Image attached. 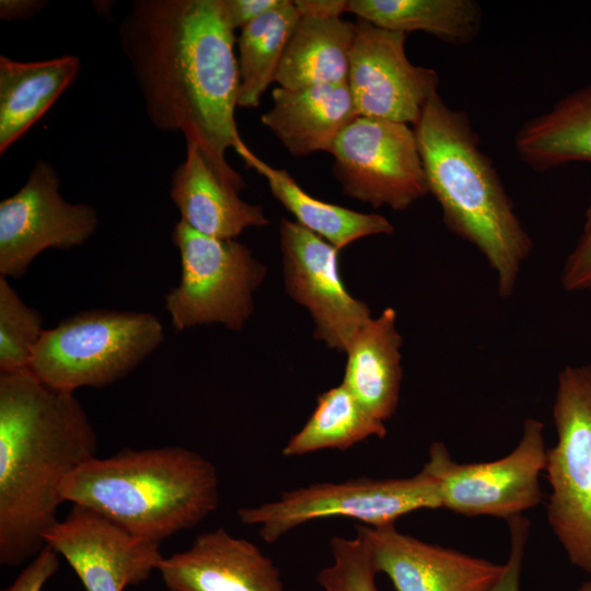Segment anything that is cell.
Segmentation results:
<instances>
[{
  "label": "cell",
  "instance_id": "30bf717a",
  "mask_svg": "<svg viewBox=\"0 0 591 591\" xmlns=\"http://www.w3.org/2000/svg\"><path fill=\"white\" fill-rule=\"evenodd\" d=\"M329 153L343 193L374 208L402 211L429 194L413 126L355 117Z\"/></svg>",
  "mask_w": 591,
  "mask_h": 591
},
{
  "label": "cell",
  "instance_id": "603a6c76",
  "mask_svg": "<svg viewBox=\"0 0 591 591\" xmlns=\"http://www.w3.org/2000/svg\"><path fill=\"white\" fill-rule=\"evenodd\" d=\"M236 152L267 181L274 197L296 218V222L337 250L341 251L362 237L394 232L390 220L379 213L355 211L311 196L286 170L267 164L247 146Z\"/></svg>",
  "mask_w": 591,
  "mask_h": 591
},
{
  "label": "cell",
  "instance_id": "83f0119b",
  "mask_svg": "<svg viewBox=\"0 0 591 591\" xmlns=\"http://www.w3.org/2000/svg\"><path fill=\"white\" fill-rule=\"evenodd\" d=\"M332 565L323 568L316 580L323 591H378L376 571L362 536H333L329 541Z\"/></svg>",
  "mask_w": 591,
  "mask_h": 591
},
{
  "label": "cell",
  "instance_id": "7402d4cb",
  "mask_svg": "<svg viewBox=\"0 0 591 591\" xmlns=\"http://www.w3.org/2000/svg\"><path fill=\"white\" fill-rule=\"evenodd\" d=\"M355 34V23L341 18L300 16L276 82L288 90L347 82Z\"/></svg>",
  "mask_w": 591,
  "mask_h": 591
},
{
  "label": "cell",
  "instance_id": "5bb4252c",
  "mask_svg": "<svg viewBox=\"0 0 591 591\" xmlns=\"http://www.w3.org/2000/svg\"><path fill=\"white\" fill-rule=\"evenodd\" d=\"M86 591H124L146 581L162 559L160 545L132 535L99 513L72 505L45 536Z\"/></svg>",
  "mask_w": 591,
  "mask_h": 591
},
{
  "label": "cell",
  "instance_id": "8992f818",
  "mask_svg": "<svg viewBox=\"0 0 591 591\" xmlns=\"http://www.w3.org/2000/svg\"><path fill=\"white\" fill-rule=\"evenodd\" d=\"M171 237L181 258L179 282L164 298L173 328L220 324L242 331L267 267L245 244L204 235L181 220Z\"/></svg>",
  "mask_w": 591,
  "mask_h": 591
},
{
  "label": "cell",
  "instance_id": "7c38bea8",
  "mask_svg": "<svg viewBox=\"0 0 591 591\" xmlns=\"http://www.w3.org/2000/svg\"><path fill=\"white\" fill-rule=\"evenodd\" d=\"M280 247L285 289L305 308L315 339L346 352L371 312L345 287L339 269V250L296 221L281 219Z\"/></svg>",
  "mask_w": 591,
  "mask_h": 591
},
{
  "label": "cell",
  "instance_id": "8fae6325",
  "mask_svg": "<svg viewBox=\"0 0 591 591\" xmlns=\"http://www.w3.org/2000/svg\"><path fill=\"white\" fill-rule=\"evenodd\" d=\"M60 184L54 166L38 160L25 184L0 202V277L21 278L44 251L81 246L95 233L94 207L66 200Z\"/></svg>",
  "mask_w": 591,
  "mask_h": 591
},
{
  "label": "cell",
  "instance_id": "9a60e30c",
  "mask_svg": "<svg viewBox=\"0 0 591 591\" xmlns=\"http://www.w3.org/2000/svg\"><path fill=\"white\" fill-rule=\"evenodd\" d=\"M368 545L376 573H384L396 591H489L503 564L420 541L395 525H356Z\"/></svg>",
  "mask_w": 591,
  "mask_h": 591
},
{
  "label": "cell",
  "instance_id": "44dd1931",
  "mask_svg": "<svg viewBox=\"0 0 591 591\" xmlns=\"http://www.w3.org/2000/svg\"><path fill=\"white\" fill-rule=\"evenodd\" d=\"M523 163L544 172L572 162H591V83L526 120L514 137Z\"/></svg>",
  "mask_w": 591,
  "mask_h": 591
},
{
  "label": "cell",
  "instance_id": "e0dca14e",
  "mask_svg": "<svg viewBox=\"0 0 591 591\" xmlns=\"http://www.w3.org/2000/svg\"><path fill=\"white\" fill-rule=\"evenodd\" d=\"M186 142L184 160L171 175L170 198L181 221L207 236L236 240L248 228L269 224L263 208L244 201L216 174L200 149Z\"/></svg>",
  "mask_w": 591,
  "mask_h": 591
},
{
  "label": "cell",
  "instance_id": "3957f363",
  "mask_svg": "<svg viewBox=\"0 0 591 591\" xmlns=\"http://www.w3.org/2000/svg\"><path fill=\"white\" fill-rule=\"evenodd\" d=\"M413 128L428 190L445 227L482 253L495 273L498 294L511 297L533 241L467 113L436 93Z\"/></svg>",
  "mask_w": 591,
  "mask_h": 591
},
{
  "label": "cell",
  "instance_id": "d4e9b609",
  "mask_svg": "<svg viewBox=\"0 0 591 591\" xmlns=\"http://www.w3.org/2000/svg\"><path fill=\"white\" fill-rule=\"evenodd\" d=\"M385 436V422L370 415L341 383L317 396L313 413L281 454L290 457L326 449L344 451L370 437Z\"/></svg>",
  "mask_w": 591,
  "mask_h": 591
},
{
  "label": "cell",
  "instance_id": "4dcf8cb0",
  "mask_svg": "<svg viewBox=\"0 0 591 591\" xmlns=\"http://www.w3.org/2000/svg\"><path fill=\"white\" fill-rule=\"evenodd\" d=\"M59 555L48 545L28 563L15 580L2 591H42L59 569Z\"/></svg>",
  "mask_w": 591,
  "mask_h": 591
},
{
  "label": "cell",
  "instance_id": "6da1fadb",
  "mask_svg": "<svg viewBox=\"0 0 591 591\" xmlns=\"http://www.w3.org/2000/svg\"><path fill=\"white\" fill-rule=\"evenodd\" d=\"M234 30L220 0H136L118 26L144 112L154 128L182 132L236 192L227 151L245 146L236 121L240 76Z\"/></svg>",
  "mask_w": 591,
  "mask_h": 591
},
{
  "label": "cell",
  "instance_id": "4fadbf2b",
  "mask_svg": "<svg viewBox=\"0 0 591 591\" xmlns=\"http://www.w3.org/2000/svg\"><path fill=\"white\" fill-rule=\"evenodd\" d=\"M355 27L347 83L358 116L414 126L428 100L438 93L437 71L409 61L407 34L360 19Z\"/></svg>",
  "mask_w": 591,
  "mask_h": 591
},
{
  "label": "cell",
  "instance_id": "7a4b0ae2",
  "mask_svg": "<svg viewBox=\"0 0 591 591\" xmlns=\"http://www.w3.org/2000/svg\"><path fill=\"white\" fill-rule=\"evenodd\" d=\"M97 439L74 393L30 370L0 372V563L33 559L59 521L62 486L96 456Z\"/></svg>",
  "mask_w": 591,
  "mask_h": 591
},
{
  "label": "cell",
  "instance_id": "d6a6232c",
  "mask_svg": "<svg viewBox=\"0 0 591 591\" xmlns=\"http://www.w3.org/2000/svg\"><path fill=\"white\" fill-rule=\"evenodd\" d=\"M300 16L338 19L348 12V0H294Z\"/></svg>",
  "mask_w": 591,
  "mask_h": 591
},
{
  "label": "cell",
  "instance_id": "4316f807",
  "mask_svg": "<svg viewBox=\"0 0 591 591\" xmlns=\"http://www.w3.org/2000/svg\"><path fill=\"white\" fill-rule=\"evenodd\" d=\"M42 314L28 306L9 280L0 277V372L28 370L42 338Z\"/></svg>",
  "mask_w": 591,
  "mask_h": 591
},
{
  "label": "cell",
  "instance_id": "e575fe53",
  "mask_svg": "<svg viewBox=\"0 0 591 591\" xmlns=\"http://www.w3.org/2000/svg\"><path fill=\"white\" fill-rule=\"evenodd\" d=\"M578 591H591V581L583 582L579 588Z\"/></svg>",
  "mask_w": 591,
  "mask_h": 591
},
{
  "label": "cell",
  "instance_id": "2e32d148",
  "mask_svg": "<svg viewBox=\"0 0 591 591\" xmlns=\"http://www.w3.org/2000/svg\"><path fill=\"white\" fill-rule=\"evenodd\" d=\"M169 591H285L279 569L252 542L224 528L199 534L158 568Z\"/></svg>",
  "mask_w": 591,
  "mask_h": 591
},
{
  "label": "cell",
  "instance_id": "cb8c5ba5",
  "mask_svg": "<svg viewBox=\"0 0 591 591\" xmlns=\"http://www.w3.org/2000/svg\"><path fill=\"white\" fill-rule=\"evenodd\" d=\"M348 12L381 28L420 31L451 45L473 42L483 23L474 0H348Z\"/></svg>",
  "mask_w": 591,
  "mask_h": 591
},
{
  "label": "cell",
  "instance_id": "836d02e7",
  "mask_svg": "<svg viewBox=\"0 0 591 591\" xmlns=\"http://www.w3.org/2000/svg\"><path fill=\"white\" fill-rule=\"evenodd\" d=\"M46 4L45 0H1L0 19L2 21L27 20L39 13Z\"/></svg>",
  "mask_w": 591,
  "mask_h": 591
},
{
  "label": "cell",
  "instance_id": "f1b7e54d",
  "mask_svg": "<svg viewBox=\"0 0 591 591\" xmlns=\"http://www.w3.org/2000/svg\"><path fill=\"white\" fill-rule=\"evenodd\" d=\"M560 283L569 292L591 291V196L581 234L564 263Z\"/></svg>",
  "mask_w": 591,
  "mask_h": 591
},
{
  "label": "cell",
  "instance_id": "d6986e66",
  "mask_svg": "<svg viewBox=\"0 0 591 591\" xmlns=\"http://www.w3.org/2000/svg\"><path fill=\"white\" fill-rule=\"evenodd\" d=\"M396 311L385 308L349 344L343 384L366 410L385 422L396 410L403 379Z\"/></svg>",
  "mask_w": 591,
  "mask_h": 591
},
{
  "label": "cell",
  "instance_id": "f546056e",
  "mask_svg": "<svg viewBox=\"0 0 591 591\" xmlns=\"http://www.w3.org/2000/svg\"><path fill=\"white\" fill-rule=\"evenodd\" d=\"M507 521L510 533V552L507 561L503 564L500 578L489 591H520L521 571L531 523L522 515Z\"/></svg>",
  "mask_w": 591,
  "mask_h": 591
},
{
  "label": "cell",
  "instance_id": "ac0fdd59",
  "mask_svg": "<svg viewBox=\"0 0 591 591\" xmlns=\"http://www.w3.org/2000/svg\"><path fill=\"white\" fill-rule=\"evenodd\" d=\"M271 95L273 106L262 123L296 158L329 152L337 136L358 116L347 82L298 90L277 86Z\"/></svg>",
  "mask_w": 591,
  "mask_h": 591
},
{
  "label": "cell",
  "instance_id": "5b68a950",
  "mask_svg": "<svg viewBox=\"0 0 591 591\" xmlns=\"http://www.w3.org/2000/svg\"><path fill=\"white\" fill-rule=\"evenodd\" d=\"M163 340V325L151 313L83 311L45 329L28 370L65 392L103 387L128 375Z\"/></svg>",
  "mask_w": 591,
  "mask_h": 591
},
{
  "label": "cell",
  "instance_id": "52a82bcc",
  "mask_svg": "<svg viewBox=\"0 0 591 591\" xmlns=\"http://www.w3.org/2000/svg\"><path fill=\"white\" fill-rule=\"evenodd\" d=\"M547 449V521L569 561L591 573V366H566L557 379Z\"/></svg>",
  "mask_w": 591,
  "mask_h": 591
},
{
  "label": "cell",
  "instance_id": "ffe728a7",
  "mask_svg": "<svg viewBox=\"0 0 591 591\" xmlns=\"http://www.w3.org/2000/svg\"><path fill=\"white\" fill-rule=\"evenodd\" d=\"M80 70L74 55L36 61L0 56L1 154L42 119Z\"/></svg>",
  "mask_w": 591,
  "mask_h": 591
},
{
  "label": "cell",
  "instance_id": "ba28073f",
  "mask_svg": "<svg viewBox=\"0 0 591 591\" xmlns=\"http://www.w3.org/2000/svg\"><path fill=\"white\" fill-rule=\"evenodd\" d=\"M442 508L438 484L422 468L406 478L358 477L339 483H313L283 491L274 501L241 507L236 514L245 525H258L259 536L275 543L310 521L343 517L360 524L383 528L410 512Z\"/></svg>",
  "mask_w": 591,
  "mask_h": 591
},
{
  "label": "cell",
  "instance_id": "9c48e42d",
  "mask_svg": "<svg viewBox=\"0 0 591 591\" xmlns=\"http://www.w3.org/2000/svg\"><path fill=\"white\" fill-rule=\"evenodd\" d=\"M546 453L544 424L528 418L517 447L498 460L459 463L444 443L433 442L422 468L437 482L442 508L465 517L509 520L541 503Z\"/></svg>",
  "mask_w": 591,
  "mask_h": 591
},
{
  "label": "cell",
  "instance_id": "1f68e13d",
  "mask_svg": "<svg viewBox=\"0 0 591 591\" xmlns=\"http://www.w3.org/2000/svg\"><path fill=\"white\" fill-rule=\"evenodd\" d=\"M285 0H220L229 25L235 31L280 7Z\"/></svg>",
  "mask_w": 591,
  "mask_h": 591
},
{
  "label": "cell",
  "instance_id": "484cf974",
  "mask_svg": "<svg viewBox=\"0 0 591 591\" xmlns=\"http://www.w3.org/2000/svg\"><path fill=\"white\" fill-rule=\"evenodd\" d=\"M300 19L294 2L285 0L243 28L237 38L240 107L256 108L276 76L290 36Z\"/></svg>",
  "mask_w": 591,
  "mask_h": 591
},
{
  "label": "cell",
  "instance_id": "277c9868",
  "mask_svg": "<svg viewBox=\"0 0 591 591\" xmlns=\"http://www.w3.org/2000/svg\"><path fill=\"white\" fill-rule=\"evenodd\" d=\"M61 494L63 501L93 509L160 545L218 508L219 478L209 460L184 447L124 449L84 463Z\"/></svg>",
  "mask_w": 591,
  "mask_h": 591
}]
</instances>
